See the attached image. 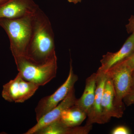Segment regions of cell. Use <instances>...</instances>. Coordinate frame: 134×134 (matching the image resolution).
<instances>
[{"instance_id":"cell-1","label":"cell","mask_w":134,"mask_h":134,"mask_svg":"<svg viewBox=\"0 0 134 134\" xmlns=\"http://www.w3.org/2000/svg\"><path fill=\"white\" fill-rule=\"evenodd\" d=\"M54 43L51 22L39 8L33 16L32 33L26 58L39 64L47 62L56 55Z\"/></svg>"},{"instance_id":"cell-2","label":"cell","mask_w":134,"mask_h":134,"mask_svg":"<svg viewBox=\"0 0 134 134\" xmlns=\"http://www.w3.org/2000/svg\"><path fill=\"white\" fill-rule=\"evenodd\" d=\"M34 14L15 19H0V26L9 38L10 48L14 59L26 57L32 33Z\"/></svg>"},{"instance_id":"cell-3","label":"cell","mask_w":134,"mask_h":134,"mask_svg":"<svg viewBox=\"0 0 134 134\" xmlns=\"http://www.w3.org/2000/svg\"><path fill=\"white\" fill-rule=\"evenodd\" d=\"M14 59L18 73L22 77L39 86H44L56 77L58 69L56 55L42 64L33 62L24 56Z\"/></svg>"},{"instance_id":"cell-4","label":"cell","mask_w":134,"mask_h":134,"mask_svg":"<svg viewBox=\"0 0 134 134\" xmlns=\"http://www.w3.org/2000/svg\"><path fill=\"white\" fill-rule=\"evenodd\" d=\"M133 72L124 59L114 65L105 73L112 81L115 107L123 113L125 110L123 99L132 89Z\"/></svg>"},{"instance_id":"cell-5","label":"cell","mask_w":134,"mask_h":134,"mask_svg":"<svg viewBox=\"0 0 134 134\" xmlns=\"http://www.w3.org/2000/svg\"><path fill=\"white\" fill-rule=\"evenodd\" d=\"M78 76L73 71L72 61L70 63L69 74L66 80L57 90L50 96L44 97L39 101L35 108L36 119L38 121L41 117L52 110L65 98L69 92L74 87Z\"/></svg>"},{"instance_id":"cell-6","label":"cell","mask_w":134,"mask_h":134,"mask_svg":"<svg viewBox=\"0 0 134 134\" xmlns=\"http://www.w3.org/2000/svg\"><path fill=\"white\" fill-rule=\"evenodd\" d=\"M39 86L25 80L18 73L14 79L3 86L2 96L10 103H23L31 98Z\"/></svg>"},{"instance_id":"cell-7","label":"cell","mask_w":134,"mask_h":134,"mask_svg":"<svg viewBox=\"0 0 134 134\" xmlns=\"http://www.w3.org/2000/svg\"><path fill=\"white\" fill-rule=\"evenodd\" d=\"M39 8L33 0H7L0 5V19H12L33 15Z\"/></svg>"},{"instance_id":"cell-8","label":"cell","mask_w":134,"mask_h":134,"mask_svg":"<svg viewBox=\"0 0 134 134\" xmlns=\"http://www.w3.org/2000/svg\"><path fill=\"white\" fill-rule=\"evenodd\" d=\"M77 99L74 87L69 92L66 97L56 107L41 117L37 124L29 129L24 134H35L40 129L59 119L63 112L75 105Z\"/></svg>"},{"instance_id":"cell-9","label":"cell","mask_w":134,"mask_h":134,"mask_svg":"<svg viewBox=\"0 0 134 134\" xmlns=\"http://www.w3.org/2000/svg\"><path fill=\"white\" fill-rule=\"evenodd\" d=\"M114 100L115 92L112 81L107 76L101 101L103 124L109 122L112 117L119 119L122 117L124 113L116 108Z\"/></svg>"},{"instance_id":"cell-10","label":"cell","mask_w":134,"mask_h":134,"mask_svg":"<svg viewBox=\"0 0 134 134\" xmlns=\"http://www.w3.org/2000/svg\"><path fill=\"white\" fill-rule=\"evenodd\" d=\"M96 96L92 106L87 114L86 124H103L101 113V101L107 75L105 73L98 70L96 72Z\"/></svg>"},{"instance_id":"cell-11","label":"cell","mask_w":134,"mask_h":134,"mask_svg":"<svg viewBox=\"0 0 134 134\" xmlns=\"http://www.w3.org/2000/svg\"><path fill=\"white\" fill-rule=\"evenodd\" d=\"M134 52V34L127 39L119 50L115 53L108 52L100 60L101 66L98 70L106 73L110 68L125 59Z\"/></svg>"},{"instance_id":"cell-12","label":"cell","mask_w":134,"mask_h":134,"mask_svg":"<svg viewBox=\"0 0 134 134\" xmlns=\"http://www.w3.org/2000/svg\"><path fill=\"white\" fill-rule=\"evenodd\" d=\"M92 128V125L86 124L83 126L67 127L58 119L43 127L35 134H87Z\"/></svg>"},{"instance_id":"cell-13","label":"cell","mask_w":134,"mask_h":134,"mask_svg":"<svg viewBox=\"0 0 134 134\" xmlns=\"http://www.w3.org/2000/svg\"><path fill=\"white\" fill-rule=\"evenodd\" d=\"M96 88V73H93L86 79L83 93L77 99L75 105L88 114L95 99Z\"/></svg>"},{"instance_id":"cell-14","label":"cell","mask_w":134,"mask_h":134,"mask_svg":"<svg viewBox=\"0 0 134 134\" xmlns=\"http://www.w3.org/2000/svg\"><path fill=\"white\" fill-rule=\"evenodd\" d=\"M87 115L81 108L74 105L64 110L59 119L67 127L80 126L87 118Z\"/></svg>"},{"instance_id":"cell-15","label":"cell","mask_w":134,"mask_h":134,"mask_svg":"<svg viewBox=\"0 0 134 134\" xmlns=\"http://www.w3.org/2000/svg\"><path fill=\"white\" fill-rule=\"evenodd\" d=\"M124 103L129 106L134 104V89L132 88L123 99Z\"/></svg>"},{"instance_id":"cell-16","label":"cell","mask_w":134,"mask_h":134,"mask_svg":"<svg viewBox=\"0 0 134 134\" xmlns=\"http://www.w3.org/2000/svg\"><path fill=\"white\" fill-rule=\"evenodd\" d=\"M130 133L129 130L124 126H119L116 127L112 131L113 134H129Z\"/></svg>"},{"instance_id":"cell-17","label":"cell","mask_w":134,"mask_h":134,"mask_svg":"<svg viewBox=\"0 0 134 134\" xmlns=\"http://www.w3.org/2000/svg\"><path fill=\"white\" fill-rule=\"evenodd\" d=\"M129 21V23L126 26L127 31L129 33L134 34V15L131 16Z\"/></svg>"},{"instance_id":"cell-18","label":"cell","mask_w":134,"mask_h":134,"mask_svg":"<svg viewBox=\"0 0 134 134\" xmlns=\"http://www.w3.org/2000/svg\"><path fill=\"white\" fill-rule=\"evenodd\" d=\"M125 60L132 71H134V52L125 59Z\"/></svg>"},{"instance_id":"cell-19","label":"cell","mask_w":134,"mask_h":134,"mask_svg":"<svg viewBox=\"0 0 134 134\" xmlns=\"http://www.w3.org/2000/svg\"><path fill=\"white\" fill-rule=\"evenodd\" d=\"M70 3H72L75 4H76L79 2H81L82 0H68Z\"/></svg>"},{"instance_id":"cell-20","label":"cell","mask_w":134,"mask_h":134,"mask_svg":"<svg viewBox=\"0 0 134 134\" xmlns=\"http://www.w3.org/2000/svg\"><path fill=\"white\" fill-rule=\"evenodd\" d=\"M132 88L134 89V71L132 74Z\"/></svg>"},{"instance_id":"cell-21","label":"cell","mask_w":134,"mask_h":134,"mask_svg":"<svg viewBox=\"0 0 134 134\" xmlns=\"http://www.w3.org/2000/svg\"><path fill=\"white\" fill-rule=\"evenodd\" d=\"M7 0H0V5L6 2Z\"/></svg>"},{"instance_id":"cell-22","label":"cell","mask_w":134,"mask_h":134,"mask_svg":"<svg viewBox=\"0 0 134 134\" xmlns=\"http://www.w3.org/2000/svg\"></svg>"}]
</instances>
